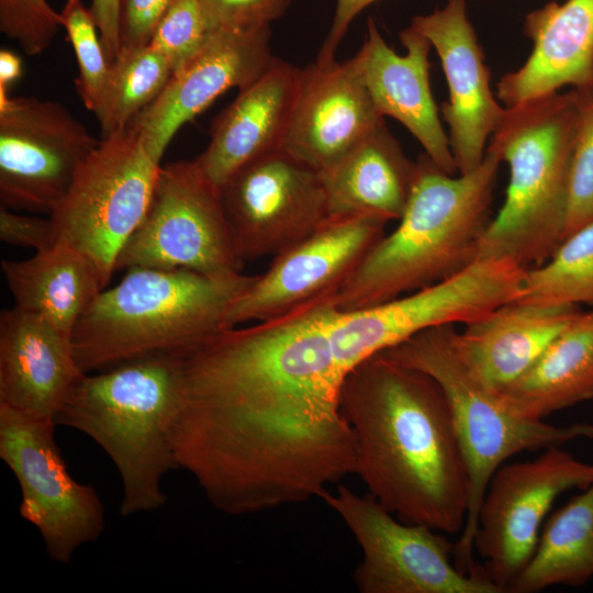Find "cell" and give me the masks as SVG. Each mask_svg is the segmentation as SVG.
<instances>
[{
	"label": "cell",
	"instance_id": "cell-1",
	"mask_svg": "<svg viewBox=\"0 0 593 593\" xmlns=\"http://www.w3.org/2000/svg\"><path fill=\"white\" fill-rule=\"evenodd\" d=\"M337 310L329 294L182 356L175 459L217 511L322 499L356 474L357 443L340 407L349 370L331 335Z\"/></svg>",
	"mask_w": 593,
	"mask_h": 593
},
{
	"label": "cell",
	"instance_id": "cell-2",
	"mask_svg": "<svg viewBox=\"0 0 593 593\" xmlns=\"http://www.w3.org/2000/svg\"><path fill=\"white\" fill-rule=\"evenodd\" d=\"M340 407L369 493L402 522L462 530L470 481L440 385L378 353L346 374Z\"/></svg>",
	"mask_w": 593,
	"mask_h": 593
},
{
	"label": "cell",
	"instance_id": "cell-3",
	"mask_svg": "<svg viewBox=\"0 0 593 593\" xmlns=\"http://www.w3.org/2000/svg\"><path fill=\"white\" fill-rule=\"evenodd\" d=\"M488 145L470 172L450 175L425 153L399 225L383 235L335 295L340 312L370 307L441 281L475 260L499 167Z\"/></svg>",
	"mask_w": 593,
	"mask_h": 593
},
{
	"label": "cell",
	"instance_id": "cell-4",
	"mask_svg": "<svg viewBox=\"0 0 593 593\" xmlns=\"http://www.w3.org/2000/svg\"><path fill=\"white\" fill-rule=\"evenodd\" d=\"M255 276L130 268L104 288L71 334L76 361L92 373L163 354H186L231 328L227 314Z\"/></svg>",
	"mask_w": 593,
	"mask_h": 593
},
{
	"label": "cell",
	"instance_id": "cell-5",
	"mask_svg": "<svg viewBox=\"0 0 593 593\" xmlns=\"http://www.w3.org/2000/svg\"><path fill=\"white\" fill-rule=\"evenodd\" d=\"M182 355L134 359L87 373L57 414L55 425L93 439L122 482L120 514L161 508L164 477L178 469L172 427L182 381Z\"/></svg>",
	"mask_w": 593,
	"mask_h": 593
},
{
	"label": "cell",
	"instance_id": "cell-6",
	"mask_svg": "<svg viewBox=\"0 0 593 593\" xmlns=\"http://www.w3.org/2000/svg\"><path fill=\"white\" fill-rule=\"evenodd\" d=\"M578 122L574 89L505 107L489 146L510 167L504 203L479 238L475 259L545 262L566 236Z\"/></svg>",
	"mask_w": 593,
	"mask_h": 593
},
{
	"label": "cell",
	"instance_id": "cell-7",
	"mask_svg": "<svg viewBox=\"0 0 593 593\" xmlns=\"http://www.w3.org/2000/svg\"><path fill=\"white\" fill-rule=\"evenodd\" d=\"M454 328V324L427 328L380 353L430 376L446 396L470 481L467 516L454 560L461 571L471 573L479 568L472 559L478 514L494 472L515 454L593 439V424L555 426L510 412L458 358L451 344Z\"/></svg>",
	"mask_w": 593,
	"mask_h": 593
},
{
	"label": "cell",
	"instance_id": "cell-8",
	"mask_svg": "<svg viewBox=\"0 0 593 593\" xmlns=\"http://www.w3.org/2000/svg\"><path fill=\"white\" fill-rule=\"evenodd\" d=\"M160 166L131 126L101 137L49 215L55 244L87 256L105 287L147 210Z\"/></svg>",
	"mask_w": 593,
	"mask_h": 593
},
{
	"label": "cell",
	"instance_id": "cell-9",
	"mask_svg": "<svg viewBox=\"0 0 593 593\" xmlns=\"http://www.w3.org/2000/svg\"><path fill=\"white\" fill-rule=\"evenodd\" d=\"M221 189L194 160L161 165L147 210L120 250L115 271L189 269L211 276L242 272Z\"/></svg>",
	"mask_w": 593,
	"mask_h": 593
},
{
	"label": "cell",
	"instance_id": "cell-10",
	"mask_svg": "<svg viewBox=\"0 0 593 593\" xmlns=\"http://www.w3.org/2000/svg\"><path fill=\"white\" fill-rule=\"evenodd\" d=\"M526 268L508 258L475 259L423 289L351 312L337 310L331 335L350 370L427 328L474 321L519 296Z\"/></svg>",
	"mask_w": 593,
	"mask_h": 593
},
{
	"label": "cell",
	"instance_id": "cell-11",
	"mask_svg": "<svg viewBox=\"0 0 593 593\" xmlns=\"http://www.w3.org/2000/svg\"><path fill=\"white\" fill-rule=\"evenodd\" d=\"M349 528L362 551L354 573L361 593H504L481 569L461 571L454 547L435 529L394 518L370 493L345 485L321 499Z\"/></svg>",
	"mask_w": 593,
	"mask_h": 593
},
{
	"label": "cell",
	"instance_id": "cell-12",
	"mask_svg": "<svg viewBox=\"0 0 593 593\" xmlns=\"http://www.w3.org/2000/svg\"><path fill=\"white\" fill-rule=\"evenodd\" d=\"M55 427L0 404V458L19 482V513L36 527L48 557L68 564L81 546L101 536L104 506L92 485L68 472Z\"/></svg>",
	"mask_w": 593,
	"mask_h": 593
},
{
	"label": "cell",
	"instance_id": "cell-13",
	"mask_svg": "<svg viewBox=\"0 0 593 593\" xmlns=\"http://www.w3.org/2000/svg\"><path fill=\"white\" fill-rule=\"evenodd\" d=\"M593 484V465L553 446L534 460L502 465L490 479L473 546L485 575L503 592L532 558L544 518L564 492Z\"/></svg>",
	"mask_w": 593,
	"mask_h": 593
},
{
	"label": "cell",
	"instance_id": "cell-14",
	"mask_svg": "<svg viewBox=\"0 0 593 593\" xmlns=\"http://www.w3.org/2000/svg\"><path fill=\"white\" fill-rule=\"evenodd\" d=\"M100 139L63 104L0 89V202L51 215Z\"/></svg>",
	"mask_w": 593,
	"mask_h": 593
},
{
	"label": "cell",
	"instance_id": "cell-15",
	"mask_svg": "<svg viewBox=\"0 0 593 593\" xmlns=\"http://www.w3.org/2000/svg\"><path fill=\"white\" fill-rule=\"evenodd\" d=\"M220 189L243 261L275 257L328 217L320 174L283 150L243 166Z\"/></svg>",
	"mask_w": 593,
	"mask_h": 593
},
{
	"label": "cell",
	"instance_id": "cell-16",
	"mask_svg": "<svg viewBox=\"0 0 593 593\" xmlns=\"http://www.w3.org/2000/svg\"><path fill=\"white\" fill-rule=\"evenodd\" d=\"M387 223L371 214L327 217L309 236L276 255L266 272L255 276L232 304L228 324L267 321L337 293L384 235Z\"/></svg>",
	"mask_w": 593,
	"mask_h": 593
},
{
	"label": "cell",
	"instance_id": "cell-17",
	"mask_svg": "<svg viewBox=\"0 0 593 593\" xmlns=\"http://www.w3.org/2000/svg\"><path fill=\"white\" fill-rule=\"evenodd\" d=\"M270 26L251 31L213 30L203 47L172 75L158 98L128 126L159 163L178 130L231 88L259 78L275 56Z\"/></svg>",
	"mask_w": 593,
	"mask_h": 593
},
{
	"label": "cell",
	"instance_id": "cell-18",
	"mask_svg": "<svg viewBox=\"0 0 593 593\" xmlns=\"http://www.w3.org/2000/svg\"><path fill=\"white\" fill-rule=\"evenodd\" d=\"M411 26L429 41L440 59L449 92L441 113L451 153L458 174L470 172L483 160L505 107L491 90L490 70L466 0H447L444 7L414 16Z\"/></svg>",
	"mask_w": 593,
	"mask_h": 593
},
{
	"label": "cell",
	"instance_id": "cell-19",
	"mask_svg": "<svg viewBox=\"0 0 593 593\" xmlns=\"http://www.w3.org/2000/svg\"><path fill=\"white\" fill-rule=\"evenodd\" d=\"M384 122L353 59L315 61L302 69L281 150L322 172Z\"/></svg>",
	"mask_w": 593,
	"mask_h": 593
},
{
	"label": "cell",
	"instance_id": "cell-20",
	"mask_svg": "<svg viewBox=\"0 0 593 593\" xmlns=\"http://www.w3.org/2000/svg\"><path fill=\"white\" fill-rule=\"evenodd\" d=\"M400 40L404 55L388 45L369 18L363 44L351 59L378 112L399 121L440 169L456 175L449 138L430 90L432 45L411 25L401 31Z\"/></svg>",
	"mask_w": 593,
	"mask_h": 593
},
{
	"label": "cell",
	"instance_id": "cell-21",
	"mask_svg": "<svg viewBox=\"0 0 593 593\" xmlns=\"http://www.w3.org/2000/svg\"><path fill=\"white\" fill-rule=\"evenodd\" d=\"M302 68L275 57L264 74L214 118L194 159L219 188L243 166L281 150L299 96Z\"/></svg>",
	"mask_w": 593,
	"mask_h": 593
},
{
	"label": "cell",
	"instance_id": "cell-22",
	"mask_svg": "<svg viewBox=\"0 0 593 593\" xmlns=\"http://www.w3.org/2000/svg\"><path fill=\"white\" fill-rule=\"evenodd\" d=\"M85 373L71 338L16 306L0 314V404L55 424Z\"/></svg>",
	"mask_w": 593,
	"mask_h": 593
},
{
	"label": "cell",
	"instance_id": "cell-23",
	"mask_svg": "<svg viewBox=\"0 0 593 593\" xmlns=\"http://www.w3.org/2000/svg\"><path fill=\"white\" fill-rule=\"evenodd\" d=\"M580 312L575 305L515 299L462 332L454 328L451 344L470 374L495 394L526 372Z\"/></svg>",
	"mask_w": 593,
	"mask_h": 593
},
{
	"label": "cell",
	"instance_id": "cell-24",
	"mask_svg": "<svg viewBox=\"0 0 593 593\" xmlns=\"http://www.w3.org/2000/svg\"><path fill=\"white\" fill-rule=\"evenodd\" d=\"M524 33L533 43L532 53L519 68L496 83L504 107L566 86H593V0L546 3L525 16Z\"/></svg>",
	"mask_w": 593,
	"mask_h": 593
},
{
	"label": "cell",
	"instance_id": "cell-25",
	"mask_svg": "<svg viewBox=\"0 0 593 593\" xmlns=\"http://www.w3.org/2000/svg\"><path fill=\"white\" fill-rule=\"evenodd\" d=\"M417 172L385 122L331 168L318 172L328 217L371 214L388 222L402 216Z\"/></svg>",
	"mask_w": 593,
	"mask_h": 593
},
{
	"label": "cell",
	"instance_id": "cell-26",
	"mask_svg": "<svg viewBox=\"0 0 593 593\" xmlns=\"http://www.w3.org/2000/svg\"><path fill=\"white\" fill-rule=\"evenodd\" d=\"M1 272L14 306L70 338L83 313L107 288L96 265L61 243L27 259L2 260Z\"/></svg>",
	"mask_w": 593,
	"mask_h": 593
},
{
	"label": "cell",
	"instance_id": "cell-27",
	"mask_svg": "<svg viewBox=\"0 0 593 593\" xmlns=\"http://www.w3.org/2000/svg\"><path fill=\"white\" fill-rule=\"evenodd\" d=\"M517 416L542 419L593 399V309L580 312L533 366L495 393Z\"/></svg>",
	"mask_w": 593,
	"mask_h": 593
},
{
	"label": "cell",
	"instance_id": "cell-28",
	"mask_svg": "<svg viewBox=\"0 0 593 593\" xmlns=\"http://www.w3.org/2000/svg\"><path fill=\"white\" fill-rule=\"evenodd\" d=\"M593 578V484L546 522L535 551L510 593H535L551 585L582 586Z\"/></svg>",
	"mask_w": 593,
	"mask_h": 593
},
{
	"label": "cell",
	"instance_id": "cell-29",
	"mask_svg": "<svg viewBox=\"0 0 593 593\" xmlns=\"http://www.w3.org/2000/svg\"><path fill=\"white\" fill-rule=\"evenodd\" d=\"M171 75L168 59L148 45L120 51L111 65L103 105L96 115L101 137L126 128L158 98Z\"/></svg>",
	"mask_w": 593,
	"mask_h": 593
},
{
	"label": "cell",
	"instance_id": "cell-30",
	"mask_svg": "<svg viewBox=\"0 0 593 593\" xmlns=\"http://www.w3.org/2000/svg\"><path fill=\"white\" fill-rule=\"evenodd\" d=\"M516 300L593 305V221L567 235L545 262L526 269Z\"/></svg>",
	"mask_w": 593,
	"mask_h": 593
},
{
	"label": "cell",
	"instance_id": "cell-31",
	"mask_svg": "<svg viewBox=\"0 0 593 593\" xmlns=\"http://www.w3.org/2000/svg\"><path fill=\"white\" fill-rule=\"evenodd\" d=\"M59 13L79 68L80 98L97 115L103 105L111 72L98 26L90 8L81 0H66Z\"/></svg>",
	"mask_w": 593,
	"mask_h": 593
},
{
	"label": "cell",
	"instance_id": "cell-32",
	"mask_svg": "<svg viewBox=\"0 0 593 593\" xmlns=\"http://www.w3.org/2000/svg\"><path fill=\"white\" fill-rule=\"evenodd\" d=\"M574 91L578 100V122L566 236L593 221V86Z\"/></svg>",
	"mask_w": 593,
	"mask_h": 593
},
{
	"label": "cell",
	"instance_id": "cell-33",
	"mask_svg": "<svg viewBox=\"0 0 593 593\" xmlns=\"http://www.w3.org/2000/svg\"><path fill=\"white\" fill-rule=\"evenodd\" d=\"M212 31L198 0H176L148 46L164 55L175 71L203 47Z\"/></svg>",
	"mask_w": 593,
	"mask_h": 593
},
{
	"label": "cell",
	"instance_id": "cell-34",
	"mask_svg": "<svg viewBox=\"0 0 593 593\" xmlns=\"http://www.w3.org/2000/svg\"><path fill=\"white\" fill-rule=\"evenodd\" d=\"M61 27L47 0H0V31L29 56L45 52Z\"/></svg>",
	"mask_w": 593,
	"mask_h": 593
},
{
	"label": "cell",
	"instance_id": "cell-35",
	"mask_svg": "<svg viewBox=\"0 0 593 593\" xmlns=\"http://www.w3.org/2000/svg\"><path fill=\"white\" fill-rule=\"evenodd\" d=\"M213 29L251 31L270 26L288 10L291 0H198Z\"/></svg>",
	"mask_w": 593,
	"mask_h": 593
},
{
	"label": "cell",
	"instance_id": "cell-36",
	"mask_svg": "<svg viewBox=\"0 0 593 593\" xmlns=\"http://www.w3.org/2000/svg\"><path fill=\"white\" fill-rule=\"evenodd\" d=\"M175 1L176 0H120V51L147 46L158 24Z\"/></svg>",
	"mask_w": 593,
	"mask_h": 593
},
{
	"label": "cell",
	"instance_id": "cell-37",
	"mask_svg": "<svg viewBox=\"0 0 593 593\" xmlns=\"http://www.w3.org/2000/svg\"><path fill=\"white\" fill-rule=\"evenodd\" d=\"M0 239L11 246L44 250L55 245V231L51 217L22 214L0 208Z\"/></svg>",
	"mask_w": 593,
	"mask_h": 593
},
{
	"label": "cell",
	"instance_id": "cell-38",
	"mask_svg": "<svg viewBox=\"0 0 593 593\" xmlns=\"http://www.w3.org/2000/svg\"><path fill=\"white\" fill-rule=\"evenodd\" d=\"M378 0H337L333 23L317 55V61L335 59V52L353 20L368 5Z\"/></svg>",
	"mask_w": 593,
	"mask_h": 593
},
{
	"label": "cell",
	"instance_id": "cell-39",
	"mask_svg": "<svg viewBox=\"0 0 593 593\" xmlns=\"http://www.w3.org/2000/svg\"><path fill=\"white\" fill-rule=\"evenodd\" d=\"M89 8L98 26L108 60L112 65L120 52V0H91Z\"/></svg>",
	"mask_w": 593,
	"mask_h": 593
},
{
	"label": "cell",
	"instance_id": "cell-40",
	"mask_svg": "<svg viewBox=\"0 0 593 593\" xmlns=\"http://www.w3.org/2000/svg\"><path fill=\"white\" fill-rule=\"evenodd\" d=\"M22 76V60L9 49L0 51V89L8 90Z\"/></svg>",
	"mask_w": 593,
	"mask_h": 593
}]
</instances>
